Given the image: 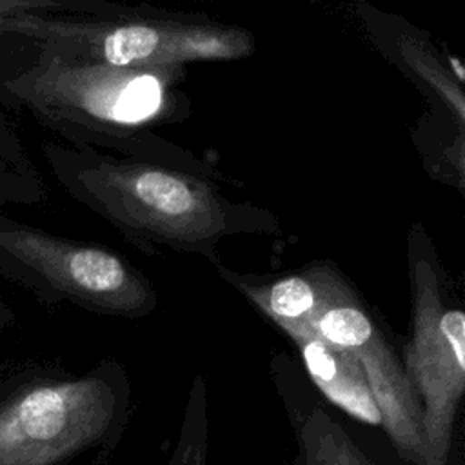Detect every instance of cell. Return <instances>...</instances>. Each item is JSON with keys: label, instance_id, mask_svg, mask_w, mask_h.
<instances>
[{"label": "cell", "instance_id": "1", "mask_svg": "<svg viewBox=\"0 0 465 465\" xmlns=\"http://www.w3.org/2000/svg\"><path fill=\"white\" fill-rule=\"evenodd\" d=\"M62 187L147 254L180 252L222 262L234 236L280 232L278 216L231 200L213 176L65 143L44 147Z\"/></svg>", "mask_w": 465, "mask_h": 465}, {"label": "cell", "instance_id": "2", "mask_svg": "<svg viewBox=\"0 0 465 465\" xmlns=\"http://www.w3.org/2000/svg\"><path fill=\"white\" fill-rule=\"evenodd\" d=\"M185 73L183 65L114 67L38 54L5 89L67 145L214 178L205 160L158 133L189 118L191 100L180 87Z\"/></svg>", "mask_w": 465, "mask_h": 465}, {"label": "cell", "instance_id": "3", "mask_svg": "<svg viewBox=\"0 0 465 465\" xmlns=\"http://www.w3.org/2000/svg\"><path fill=\"white\" fill-rule=\"evenodd\" d=\"M0 33L29 38L45 56L114 67H171L232 62L256 49L254 35L205 15L111 5L87 18L22 13L0 18Z\"/></svg>", "mask_w": 465, "mask_h": 465}, {"label": "cell", "instance_id": "4", "mask_svg": "<svg viewBox=\"0 0 465 465\" xmlns=\"http://www.w3.org/2000/svg\"><path fill=\"white\" fill-rule=\"evenodd\" d=\"M407 265L411 336L401 367L420 405L425 465H449L454 418L465 391V312L421 223L409 232Z\"/></svg>", "mask_w": 465, "mask_h": 465}, {"label": "cell", "instance_id": "5", "mask_svg": "<svg viewBox=\"0 0 465 465\" xmlns=\"http://www.w3.org/2000/svg\"><path fill=\"white\" fill-rule=\"evenodd\" d=\"M0 252L49 302H71L96 314L138 320L158 307L153 282L105 245L74 242L20 225H0Z\"/></svg>", "mask_w": 465, "mask_h": 465}, {"label": "cell", "instance_id": "6", "mask_svg": "<svg viewBox=\"0 0 465 465\" xmlns=\"http://www.w3.org/2000/svg\"><path fill=\"white\" fill-rule=\"evenodd\" d=\"M124 396L114 363L22 391L0 405V465H53L85 449L109 430Z\"/></svg>", "mask_w": 465, "mask_h": 465}, {"label": "cell", "instance_id": "7", "mask_svg": "<svg viewBox=\"0 0 465 465\" xmlns=\"http://www.w3.org/2000/svg\"><path fill=\"white\" fill-rule=\"evenodd\" d=\"M316 276L318 298L307 325L356 356L391 441L407 461L425 465L420 405L389 336L332 263L318 262Z\"/></svg>", "mask_w": 465, "mask_h": 465}, {"label": "cell", "instance_id": "8", "mask_svg": "<svg viewBox=\"0 0 465 465\" xmlns=\"http://www.w3.org/2000/svg\"><path fill=\"white\" fill-rule=\"evenodd\" d=\"M361 18L374 45L396 64L429 98L447 113V118L465 131L463 76L452 73L440 58L425 33L394 15L365 13Z\"/></svg>", "mask_w": 465, "mask_h": 465}, {"label": "cell", "instance_id": "9", "mask_svg": "<svg viewBox=\"0 0 465 465\" xmlns=\"http://www.w3.org/2000/svg\"><path fill=\"white\" fill-rule=\"evenodd\" d=\"M287 336L296 343L311 380L332 403L360 421L381 425L380 411L352 352L329 343L309 325Z\"/></svg>", "mask_w": 465, "mask_h": 465}, {"label": "cell", "instance_id": "10", "mask_svg": "<svg viewBox=\"0 0 465 465\" xmlns=\"http://www.w3.org/2000/svg\"><path fill=\"white\" fill-rule=\"evenodd\" d=\"M307 465H371L347 432L322 409L303 416L300 429Z\"/></svg>", "mask_w": 465, "mask_h": 465}, {"label": "cell", "instance_id": "11", "mask_svg": "<svg viewBox=\"0 0 465 465\" xmlns=\"http://www.w3.org/2000/svg\"><path fill=\"white\" fill-rule=\"evenodd\" d=\"M207 394L205 380L196 376L185 407V416L176 449L169 465H205L207 447Z\"/></svg>", "mask_w": 465, "mask_h": 465}, {"label": "cell", "instance_id": "12", "mask_svg": "<svg viewBox=\"0 0 465 465\" xmlns=\"http://www.w3.org/2000/svg\"><path fill=\"white\" fill-rule=\"evenodd\" d=\"M53 0H0V18H9L22 13H36L40 9L60 7Z\"/></svg>", "mask_w": 465, "mask_h": 465}]
</instances>
